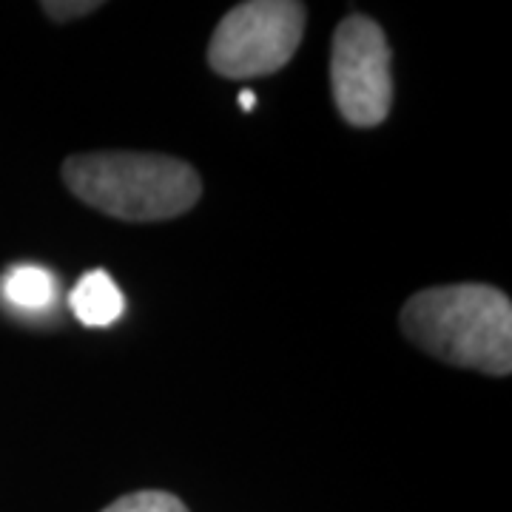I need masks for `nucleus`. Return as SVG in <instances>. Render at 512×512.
I'll return each instance as SVG.
<instances>
[{"label":"nucleus","instance_id":"f257e3e1","mask_svg":"<svg viewBox=\"0 0 512 512\" xmlns=\"http://www.w3.org/2000/svg\"><path fill=\"white\" fill-rule=\"evenodd\" d=\"M402 333L433 359L453 367L510 376L512 302L493 285H441L410 296Z\"/></svg>","mask_w":512,"mask_h":512},{"label":"nucleus","instance_id":"f03ea898","mask_svg":"<svg viewBox=\"0 0 512 512\" xmlns=\"http://www.w3.org/2000/svg\"><path fill=\"white\" fill-rule=\"evenodd\" d=\"M63 183L89 208L123 222H163L191 211L200 174L177 157L140 151H92L63 163Z\"/></svg>","mask_w":512,"mask_h":512},{"label":"nucleus","instance_id":"7ed1b4c3","mask_svg":"<svg viewBox=\"0 0 512 512\" xmlns=\"http://www.w3.org/2000/svg\"><path fill=\"white\" fill-rule=\"evenodd\" d=\"M308 9L293 0H248L220 20L208 43V66L222 77L248 80L279 72L299 49Z\"/></svg>","mask_w":512,"mask_h":512},{"label":"nucleus","instance_id":"20e7f679","mask_svg":"<svg viewBox=\"0 0 512 512\" xmlns=\"http://www.w3.org/2000/svg\"><path fill=\"white\" fill-rule=\"evenodd\" d=\"M330 86L339 114L353 128H376L393 106L390 46L382 26L365 15H350L333 35Z\"/></svg>","mask_w":512,"mask_h":512},{"label":"nucleus","instance_id":"39448f33","mask_svg":"<svg viewBox=\"0 0 512 512\" xmlns=\"http://www.w3.org/2000/svg\"><path fill=\"white\" fill-rule=\"evenodd\" d=\"M69 308L83 325L106 328L123 316L126 299L117 288V282L106 271H92V274L83 276L74 285V291L69 293Z\"/></svg>","mask_w":512,"mask_h":512},{"label":"nucleus","instance_id":"423d86ee","mask_svg":"<svg viewBox=\"0 0 512 512\" xmlns=\"http://www.w3.org/2000/svg\"><path fill=\"white\" fill-rule=\"evenodd\" d=\"M3 296L23 311H43L55 299V276L40 265H15L0 282Z\"/></svg>","mask_w":512,"mask_h":512},{"label":"nucleus","instance_id":"0eeeda50","mask_svg":"<svg viewBox=\"0 0 512 512\" xmlns=\"http://www.w3.org/2000/svg\"><path fill=\"white\" fill-rule=\"evenodd\" d=\"M103 512H188L177 495L163 490H140V493L123 495Z\"/></svg>","mask_w":512,"mask_h":512},{"label":"nucleus","instance_id":"6e6552de","mask_svg":"<svg viewBox=\"0 0 512 512\" xmlns=\"http://www.w3.org/2000/svg\"><path fill=\"white\" fill-rule=\"evenodd\" d=\"M100 6L103 3H97V0H49V3H43V12L57 23H69V20L92 15Z\"/></svg>","mask_w":512,"mask_h":512},{"label":"nucleus","instance_id":"1a4fd4ad","mask_svg":"<svg viewBox=\"0 0 512 512\" xmlns=\"http://www.w3.org/2000/svg\"><path fill=\"white\" fill-rule=\"evenodd\" d=\"M239 106H242V109H245V111H254L256 94L254 92H242V94H239Z\"/></svg>","mask_w":512,"mask_h":512}]
</instances>
